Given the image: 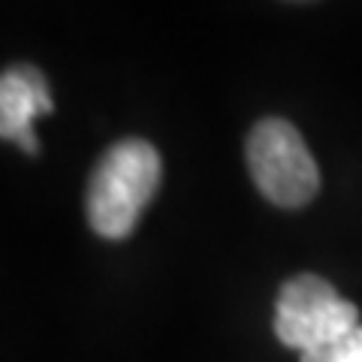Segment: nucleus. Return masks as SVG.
<instances>
[{"label":"nucleus","mask_w":362,"mask_h":362,"mask_svg":"<svg viewBox=\"0 0 362 362\" xmlns=\"http://www.w3.org/2000/svg\"><path fill=\"white\" fill-rule=\"evenodd\" d=\"M160 154L145 139H121L100 157L88 181V221L103 239H124L160 187Z\"/></svg>","instance_id":"1"},{"label":"nucleus","mask_w":362,"mask_h":362,"mask_svg":"<svg viewBox=\"0 0 362 362\" xmlns=\"http://www.w3.org/2000/svg\"><path fill=\"white\" fill-rule=\"evenodd\" d=\"M245 154L254 185L269 202L281 209H302L314 199L320 187V169L290 121H259L247 136Z\"/></svg>","instance_id":"2"},{"label":"nucleus","mask_w":362,"mask_h":362,"mask_svg":"<svg viewBox=\"0 0 362 362\" xmlns=\"http://www.w3.org/2000/svg\"><path fill=\"white\" fill-rule=\"evenodd\" d=\"M359 326V314L317 275L290 278L278 293L275 305V335L302 354L338 341Z\"/></svg>","instance_id":"3"},{"label":"nucleus","mask_w":362,"mask_h":362,"mask_svg":"<svg viewBox=\"0 0 362 362\" xmlns=\"http://www.w3.org/2000/svg\"><path fill=\"white\" fill-rule=\"evenodd\" d=\"M54 109L45 76L30 64H13L0 78V136L21 145L28 154L40 151L33 121Z\"/></svg>","instance_id":"4"},{"label":"nucleus","mask_w":362,"mask_h":362,"mask_svg":"<svg viewBox=\"0 0 362 362\" xmlns=\"http://www.w3.org/2000/svg\"><path fill=\"white\" fill-rule=\"evenodd\" d=\"M302 362H362V326L350 329L338 341L317 347L311 354H302Z\"/></svg>","instance_id":"5"}]
</instances>
